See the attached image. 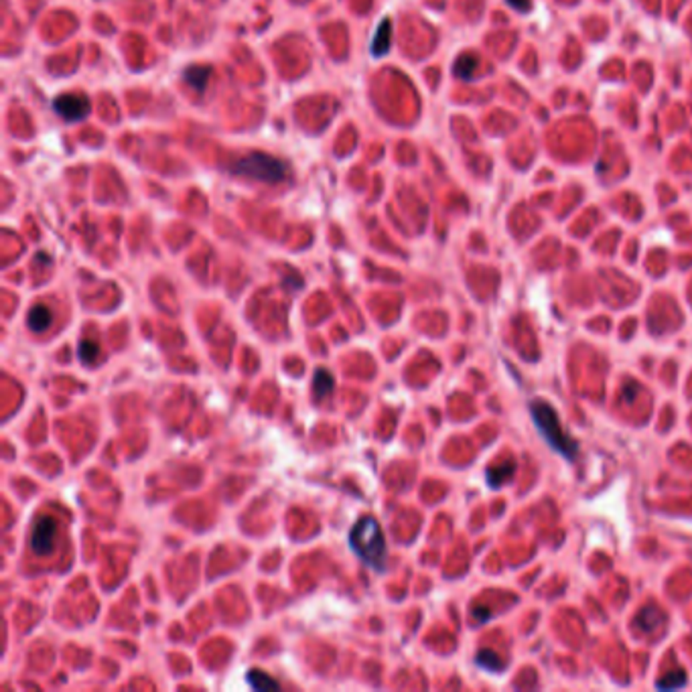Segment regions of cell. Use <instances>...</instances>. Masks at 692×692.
<instances>
[{
    "label": "cell",
    "instance_id": "6da1fadb",
    "mask_svg": "<svg viewBox=\"0 0 692 692\" xmlns=\"http://www.w3.org/2000/svg\"><path fill=\"white\" fill-rule=\"evenodd\" d=\"M349 546L368 567H374L378 571L384 569L386 542H384V534H382V528L378 524L376 518L363 516L351 526Z\"/></svg>",
    "mask_w": 692,
    "mask_h": 692
},
{
    "label": "cell",
    "instance_id": "7a4b0ae2",
    "mask_svg": "<svg viewBox=\"0 0 692 692\" xmlns=\"http://www.w3.org/2000/svg\"><path fill=\"white\" fill-rule=\"evenodd\" d=\"M530 414H532L534 424L538 426L540 435L544 436V441H546L555 451L560 453L565 459L572 461V459L577 457V453H579V445H577V441L571 438V435L562 429L557 410L550 407L548 402L534 400V402H530Z\"/></svg>",
    "mask_w": 692,
    "mask_h": 692
},
{
    "label": "cell",
    "instance_id": "3957f363",
    "mask_svg": "<svg viewBox=\"0 0 692 692\" xmlns=\"http://www.w3.org/2000/svg\"><path fill=\"white\" fill-rule=\"evenodd\" d=\"M229 173L238 175V177H246V179L274 185L286 177V165L280 159L266 154V152H250V154H244L238 161H234L229 165Z\"/></svg>",
    "mask_w": 692,
    "mask_h": 692
},
{
    "label": "cell",
    "instance_id": "277c9868",
    "mask_svg": "<svg viewBox=\"0 0 692 692\" xmlns=\"http://www.w3.org/2000/svg\"><path fill=\"white\" fill-rule=\"evenodd\" d=\"M55 534H57V524L51 516L37 518L33 524V530H30V550L39 557L49 555L55 544Z\"/></svg>",
    "mask_w": 692,
    "mask_h": 692
},
{
    "label": "cell",
    "instance_id": "5b68a950",
    "mask_svg": "<svg viewBox=\"0 0 692 692\" xmlns=\"http://www.w3.org/2000/svg\"><path fill=\"white\" fill-rule=\"evenodd\" d=\"M90 100L86 96H77V93L57 96L55 102H53L55 114L61 116L65 122H77L86 118L90 114Z\"/></svg>",
    "mask_w": 692,
    "mask_h": 692
},
{
    "label": "cell",
    "instance_id": "8992f818",
    "mask_svg": "<svg viewBox=\"0 0 692 692\" xmlns=\"http://www.w3.org/2000/svg\"><path fill=\"white\" fill-rule=\"evenodd\" d=\"M392 45V21L386 16L380 25H378L376 35H374V41H372V55L374 57H382L388 53V49Z\"/></svg>",
    "mask_w": 692,
    "mask_h": 692
},
{
    "label": "cell",
    "instance_id": "52a82bcc",
    "mask_svg": "<svg viewBox=\"0 0 692 692\" xmlns=\"http://www.w3.org/2000/svg\"><path fill=\"white\" fill-rule=\"evenodd\" d=\"M27 325L33 333H43L51 325V311L45 305H35L27 315Z\"/></svg>",
    "mask_w": 692,
    "mask_h": 692
},
{
    "label": "cell",
    "instance_id": "ba28073f",
    "mask_svg": "<svg viewBox=\"0 0 692 692\" xmlns=\"http://www.w3.org/2000/svg\"><path fill=\"white\" fill-rule=\"evenodd\" d=\"M210 76H211V67H205V65H191V67H187L185 74H183L185 81H187L191 88H195L199 93L205 90Z\"/></svg>",
    "mask_w": 692,
    "mask_h": 692
},
{
    "label": "cell",
    "instance_id": "9c48e42d",
    "mask_svg": "<svg viewBox=\"0 0 692 692\" xmlns=\"http://www.w3.org/2000/svg\"><path fill=\"white\" fill-rule=\"evenodd\" d=\"M333 386H335V380H333L331 374L327 370H317L315 380H313V396H315V402H321L323 398H327L333 392Z\"/></svg>",
    "mask_w": 692,
    "mask_h": 692
},
{
    "label": "cell",
    "instance_id": "30bf717a",
    "mask_svg": "<svg viewBox=\"0 0 692 692\" xmlns=\"http://www.w3.org/2000/svg\"><path fill=\"white\" fill-rule=\"evenodd\" d=\"M477 65H480L477 55H473V53H463L459 59L455 61L453 72H455V76L461 77V79H471V77L475 76V72H477Z\"/></svg>",
    "mask_w": 692,
    "mask_h": 692
},
{
    "label": "cell",
    "instance_id": "8fae6325",
    "mask_svg": "<svg viewBox=\"0 0 692 692\" xmlns=\"http://www.w3.org/2000/svg\"><path fill=\"white\" fill-rule=\"evenodd\" d=\"M248 682L256 691H268V688H278L280 686L276 680H272L266 672H260V670H250L248 672Z\"/></svg>",
    "mask_w": 692,
    "mask_h": 692
},
{
    "label": "cell",
    "instance_id": "7c38bea8",
    "mask_svg": "<svg viewBox=\"0 0 692 692\" xmlns=\"http://www.w3.org/2000/svg\"><path fill=\"white\" fill-rule=\"evenodd\" d=\"M514 473V463H506L501 467H492L487 469V483L489 487H499Z\"/></svg>",
    "mask_w": 692,
    "mask_h": 692
},
{
    "label": "cell",
    "instance_id": "4fadbf2b",
    "mask_svg": "<svg viewBox=\"0 0 692 692\" xmlns=\"http://www.w3.org/2000/svg\"><path fill=\"white\" fill-rule=\"evenodd\" d=\"M686 686V674L682 670H676V672H670L656 684V688L660 691H672V688H682Z\"/></svg>",
    "mask_w": 692,
    "mask_h": 692
},
{
    "label": "cell",
    "instance_id": "5bb4252c",
    "mask_svg": "<svg viewBox=\"0 0 692 692\" xmlns=\"http://www.w3.org/2000/svg\"><path fill=\"white\" fill-rule=\"evenodd\" d=\"M98 356H100V347H98L96 341H91V339L79 341V360H81V363L91 365L93 361L98 360Z\"/></svg>",
    "mask_w": 692,
    "mask_h": 692
},
{
    "label": "cell",
    "instance_id": "9a60e30c",
    "mask_svg": "<svg viewBox=\"0 0 692 692\" xmlns=\"http://www.w3.org/2000/svg\"><path fill=\"white\" fill-rule=\"evenodd\" d=\"M475 662H477V666H482V668H485V670H489V672H494V670H501L499 658H497L494 652H489V650H482V652L475 656Z\"/></svg>",
    "mask_w": 692,
    "mask_h": 692
},
{
    "label": "cell",
    "instance_id": "2e32d148",
    "mask_svg": "<svg viewBox=\"0 0 692 692\" xmlns=\"http://www.w3.org/2000/svg\"><path fill=\"white\" fill-rule=\"evenodd\" d=\"M510 6H512L514 11H518V13H526L528 8H530V0H506Z\"/></svg>",
    "mask_w": 692,
    "mask_h": 692
}]
</instances>
